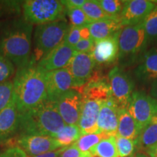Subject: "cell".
<instances>
[{
	"label": "cell",
	"mask_w": 157,
	"mask_h": 157,
	"mask_svg": "<svg viewBox=\"0 0 157 157\" xmlns=\"http://www.w3.org/2000/svg\"><path fill=\"white\" fill-rule=\"evenodd\" d=\"M119 32L106 39L95 42L92 56L95 63L100 64H110L119 57Z\"/></svg>",
	"instance_id": "e0dca14e"
},
{
	"label": "cell",
	"mask_w": 157,
	"mask_h": 157,
	"mask_svg": "<svg viewBox=\"0 0 157 157\" xmlns=\"http://www.w3.org/2000/svg\"><path fill=\"white\" fill-rule=\"evenodd\" d=\"M17 143L20 148L31 156H38L62 148L55 137L44 135H21Z\"/></svg>",
	"instance_id": "5bb4252c"
},
{
	"label": "cell",
	"mask_w": 157,
	"mask_h": 157,
	"mask_svg": "<svg viewBox=\"0 0 157 157\" xmlns=\"http://www.w3.org/2000/svg\"><path fill=\"white\" fill-rule=\"evenodd\" d=\"M131 157H134V156H131Z\"/></svg>",
	"instance_id": "ee69618b"
},
{
	"label": "cell",
	"mask_w": 157,
	"mask_h": 157,
	"mask_svg": "<svg viewBox=\"0 0 157 157\" xmlns=\"http://www.w3.org/2000/svg\"><path fill=\"white\" fill-rule=\"evenodd\" d=\"M48 98L57 101L70 90L74 89V82L68 68L45 72Z\"/></svg>",
	"instance_id": "4fadbf2b"
},
{
	"label": "cell",
	"mask_w": 157,
	"mask_h": 157,
	"mask_svg": "<svg viewBox=\"0 0 157 157\" xmlns=\"http://www.w3.org/2000/svg\"><path fill=\"white\" fill-rule=\"evenodd\" d=\"M151 96L157 101V81H155L152 84L151 88Z\"/></svg>",
	"instance_id": "b9f144b4"
},
{
	"label": "cell",
	"mask_w": 157,
	"mask_h": 157,
	"mask_svg": "<svg viewBox=\"0 0 157 157\" xmlns=\"http://www.w3.org/2000/svg\"><path fill=\"white\" fill-rule=\"evenodd\" d=\"M86 0H63L60 1L66 10L76 8H82Z\"/></svg>",
	"instance_id": "74e56055"
},
{
	"label": "cell",
	"mask_w": 157,
	"mask_h": 157,
	"mask_svg": "<svg viewBox=\"0 0 157 157\" xmlns=\"http://www.w3.org/2000/svg\"><path fill=\"white\" fill-rule=\"evenodd\" d=\"M101 8L107 14L113 17H119L122 10L124 1L120 0H97Z\"/></svg>",
	"instance_id": "f546056e"
},
{
	"label": "cell",
	"mask_w": 157,
	"mask_h": 157,
	"mask_svg": "<svg viewBox=\"0 0 157 157\" xmlns=\"http://www.w3.org/2000/svg\"><path fill=\"white\" fill-rule=\"evenodd\" d=\"M66 148V147H62V148L57 149V150L52 151L44 153V154L38 155V156H31V157H59Z\"/></svg>",
	"instance_id": "f35d334b"
},
{
	"label": "cell",
	"mask_w": 157,
	"mask_h": 157,
	"mask_svg": "<svg viewBox=\"0 0 157 157\" xmlns=\"http://www.w3.org/2000/svg\"><path fill=\"white\" fill-rule=\"evenodd\" d=\"M70 26L65 20L39 25L34 32L35 56L32 62L40 60L43 56L54 50L64 42Z\"/></svg>",
	"instance_id": "277c9868"
},
{
	"label": "cell",
	"mask_w": 157,
	"mask_h": 157,
	"mask_svg": "<svg viewBox=\"0 0 157 157\" xmlns=\"http://www.w3.org/2000/svg\"><path fill=\"white\" fill-rule=\"evenodd\" d=\"M148 42L143 23L124 26L118 36L119 57L127 62L135 60L145 50Z\"/></svg>",
	"instance_id": "8992f818"
},
{
	"label": "cell",
	"mask_w": 157,
	"mask_h": 157,
	"mask_svg": "<svg viewBox=\"0 0 157 157\" xmlns=\"http://www.w3.org/2000/svg\"><path fill=\"white\" fill-rule=\"evenodd\" d=\"M82 10L91 22L103 20L119 19V17H113L107 14L101 8L97 0H86L85 3L82 6Z\"/></svg>",
	"instance_id": "cb8c5ba5"
},
{
	"label": "cell",
	"mask_w": 157,
	"mask_h": 157,
	"mask_svg": "<svg viewBox=\"0 0 157 157\" xmlns=\"http://www.w3.org/2000/svg\"><path fill=\"white\" fill-rule=\"evenodd\" d=\"M95 42L92 38L81 39V40L74 47L76 52L81 53H91L93 52Z\"/></svg>",
	"instance_id": "e575fe53"
},
{
	"label": "cell",
	"mask_w": 157,
	"mask_h": 157,
	"mask_svg": "<svg viewBox=\"0 0 157 157\" xmlns=\"http://www.w3.org/2000/svg\"><path fill=\"white\" fill-rule=\"evenodd\" d=\"M66 14L69 17L71 26L81 28V27L87 26L90 23H92L82 8L68 10H66Z\"/></svg>",
	"instance_id": "f1b7e54d"
},
{
	"label": "cell",
	"mask_w": 157,
	"mask_h": 157,
	"mask_svg": "<svg viewBox=\"0 0 157 157\" xmlns=\"http://www.w3.org/2000/svg\"><path fill=\"white\" fill-rule=\"evenodd\" d=\"M146 151L149 157H157V145L147 148Z\"/></svg>",
	"instance_id": "60d3db41"
},
{
	"label": "cell",
	"mask_w": 157,
	"mask_h": 157,
	"mask_svg": "<svg viewBox=\"0 0 157 157\" xmlns=\"http://www.w3.org/2000/svg\"><path fill=\"white\" fill-rule=\"evenodd\" d=\"M140 132L141 129L132 116L129 114L127 109L124 108L119 109L117 135L137 142Z\"/></svg>",
	"instance_id": "7402d4cb"
},
{
	"label": "cell",
	"mask_w": 157,
	"mask_h": 157,
	"mask_svg": "<svg viewBox=\"0 0 157 157\" xmlns=\"http://www.w3.org/2000/svg\"><path fill=\"white\" fill-rule=\"evenodd\" d=\"M95 63L91 53L76 52L68 66L74 82V90L87 83L93 76Z\"/></svg>",
	"instance_id": "7c38bea8"
},
{
	"label": "cell",
	"mask_w": 157,
	"mask_h": 157,
	"mask_svg": "<svg viewBox=\"0 0 157 157\" xmlns=\"http://www.w3.org/2000/svg\"><path fill=\"white\" fill-rule=\"evenodd\" d=\"M156 6L157 1L153 0L124 1L122 10L119 15L121 25L124 27L143 23Z\"/></svg>",
	"instance_id": "9c48e42d"
},
{
	"label": "cell",
	"mask_w": 157,
	"mask_h": 157,
	"mask_svg": "<svg viewBox=\"0 0 157 157\" xmlns=\"http://www.w3.org/2000/svg\"><path fill=\"white\" fill-rule=\"evenodd\" d=\"M82 135L78 125H65L54 137L61 147L74 144Z\"/></svg>",
	"instance_id": "d4e9b609"
},
{
	"label": "cell",
	"mask_w": 157,
	"mask_h": 157,
	"mask_svg": "<svg viewBox=\"0 0 157 157\" xmlns=\"http://www.w3.org/2000/svg\"><path fill=\"white\" fill-rule=\"evenodd\" d=\"M80 29H81L80 27L71 26V25L69 31H68L66 37H65L64 42L74 48L82 39L81 34H80Z\"/></svg>",
	"instance_id": "836d02e7"
},
{
	"label": "cell",
	"mask_w": 157,
	"mask_h": 157,
	"mask_svg": "<svg viewBox=\"0 0 157 157\" xmlns=\"http://www.w3.org/2000/svg\"><path fill=\"white\" fill-rule=\"evenodd\" d=\"M13 98L19 113L45 101L48 98L45 71L35 63L19 68L13 81Z\"/></svg>",
	"instance_id": "6da1fadb"
},
{
	"label": "cell",
	"mask_w": 157,
	"mask_h": 157,
	"mask_svg": "<svg viewBox=\"0 0 157 157\" xmlns=\"http://www.w3.org/2000/svg\"><path fill=\"white\" fill-rule=\"evenodd\" d=\"M33 27L25 20L11 23L0 36V54L21 68L32 62L31 35Z\"/></svg>",
	"instance_id": "7a4b0ae2"
},
{
	"label": "cell",
	"mask_w": 157,
	"mask_h": 157,
	"mask_svg": "<svg viewBox=\"0 0 157 157\" xmlns=\"http://www.w3.org/2000/svg\"><path fill=\"white\" fill-rule=\"evenodd\" d=\"M116 145L119 157H129L132 156L137 146V141L129 140L117 135L115 137Z\"/></svg>",
	"instance_id": "83f0119b"
},
{
	"label": "cell",
	"mask_w": 157,
	"mask_h": 157,
	"mask_svg": "<svg viewBox=\"0 0 157 157\" xmlns=\"http://www.w3.org/2000/svg\"><path fill=\"white\" fill-rule=\"evenodd\" d=\"M111 137L105 133L101 132L97 134H89L82 135L78 140H76L73 146H76L78 150L82 152L87 153L90 152V151L96 146L98 143H99L101 140L108 137Z\"/></svg>",
	"instance_id": "4316f807"
},
{
	"label": "cell",
	"mask_w": 157,
	"mask_h": 157,
	"mask_svg": "<svg viewBox=\"0 0 157 157\" xmlns=\"http://www.w3.org/2000/svg\"><path fill=\"white\" fill-rule=\"evenodd\" d=\"M148 40L157 39V6L143 22Z\"/></svg>",
	"instance_id": "4dcf8cb0"
},
{
	"label": "cell",
	"mask_w": 157,
	"mask_h": 157,
	"mask_svg": "<svg viewBox=\"0 0 157 157\" xmlns=\"http://www.w3.org/2000/svg\"><path fill=\"white\" fill-rule=\"evenodd\" d=\"M111 97L121 109H127L134 93L132 78L119 66H114L109 74Z\"/></svg>",
	"instance_id": "ba28073f"
},
{
	"label": "cell",
	"mask_w": 157,
	"mask_h": 157,
	"mask_svg": "<svg viewBox=\"0 0 157 157\" xmlns=\"http://www.w3.org/2000/svg\"><path fill=\"white\" fill-rule=\"evenodd\" d=\"M127 110L142 131L157 116V101L143 92L134 91Z\"/></svg>",
	"instance_id": "52a82bcc"
},
{
	"label": "cell",
	"mask_w": 157,
	"mask_h": 157,
	"mask_svg": "<svg viewBox=\"0 0 157 157\" xmlns=\"http://www.w3.org/2000/svg\"><path fill=\"white\" fill-rule=\"evenodd\" d=\"M14 65L7 58L0 54V83L7 80L14 74Z\"/></svg>",
	"instance_id": "d6a6232c"
},
{
	"label": "cell",
	"mask_w": 157,
	"mask_h": 157,
	"mask_svg": "<svg viewBox=\"0 0 157 157\" xmlns=\"http://www.w3.org/2000/svg\"><path fill=\"white\" fill-rule=\"evenodd\" d=\"M155 145H157V116L153 117L150 123L142 129L137 143V146L145 150Z\"/></svg>",
	"instance_id": "603a6c76"
},
{
	"label": "cell",
	"mask_w": 157,
	"mask_h": 157,
	"mask_svg": "<svg viewBox=\"0 0 157 157\" xmlns=\"http://www.w3.org/2000/svg\"><path fill=\"white\" fill-rule=\"evenodd\" d=\"M80 34H81L82 39L91 38L90 30H89V29H88V25L87 26L81 27V29H80Z\"/></svg>",
	"instance_id": "ab89813d"
},
{
	"label": "cell",
	"mask_w": 157,
	"mask_h": 157,
	"mask_svg": "<svg viewBox=\"0 0 157 157\" xmlns=\"http://www.w3.org/2000/svg\"><path fill=\"white\" fill-rule=\"evenodd\" d=\"M76 53L73 47L64 42L43 56L37 63V67L45 72L67 68Z\"/></svg>",
	"instance_id": "8fae6325"
},
{
	"label": "cell",
	"mask_w": 157,
	"mask_h": 157,
	"mask_svg": "<svg viewBox=\"0 0 157 157\" xmlns=\"http://www.w3.org/2000/svg\"><path fill=\"white\" fill-rule=\"evenodd\" d=\"M135 157H149V156H148L147 155L144 154H142V153H138V154L135 155Z\"/></svg>",
	"instance_id": "7bdbcfd3"
},
{
	"label": "cell",
	"mask_w": 157,
	"mask_h": 157,
	"mask_svg": "<svg viewBox=\"0 0 157 157\" xmlns=\"http://www.w3.org/2000/svg\"><path fill=\"white\" fill-rule=\"evenodd\" d=\"M20 113L14 98L0 112V142L7 140L19 129Z\"/></svg>",
	"instance_id": "ac0fdd59"
},
{
	"label": "cell",
	"mask_w": 157,
	"mask_h": 157,
	"mask_svg": "<svg viewBox=\"0 0 157 157\" xmlns=\"http://www.w3.org/2000/svg\"><path fill=\"white\" fill-rule=\"evenodd\" d=\"M66 124L59 113L57 101L47 98L36 107L20 113L21 135L54 137Z\"/></svg>",
	"instance_id": "3957f363"
},
{
	"label": "cell",
	"mask_w": 157,
	"mask_h": 157,
	"mask_svg": "<svg viewBox=\"0 0 157 157\" xmlns=\"http://www.w3.org/2000/svg\"><path fill=\"white\" fill-rule=\"evenodd\" d=\"M90 153L99 157H119L115 137H109L101 140L90 151Z\"/></svg>",
	"instance_id": "484cf974"
},
{
	"label": "cell",
	"mask_w": 157,
	"mask_h": 157,
	"mask_svg": "<svg viewBox=\"0 0 157 157\" xmlns=\"http://www.w3.org/2000/svg\"><path fill=\"white\" fill-rule=\"evenodd\" d=\"M123 28L120 19H109L95 21L88 25L90 36L94 42L106 39Z\"/></svg>",
	"instance_id": "d6986e66"
},
{
	"label": "cell",
	"mask_w": 157,
	"mask_h": 157,
	"mask_svg": "<svg viewBox=\"0 0 157 157\" xmlns=\"http://www.w3.org/2000/svg\"><path fill=\"white\" fill-rule=\"evenodd\" d=\"M135 74L141 81L157 79V50L148 51L144 54L142 61L135 71Z\"/></svg>",
	"instance_id": "44dd1931"
},
{
	"label": "cell",
	"mask_w": 157,
	"mask_h": 157,
	"mask_svg": "<svg viewBox=\"0 0 157 157\" xmlns=\"http://www.w3.org/2000/svg\"><path fill=\"white\" fill-rule=\"evenodd\" d=\"M23 18L31 25H42L63 20L66 10L57 0H27L23 2Z\"/></svg>",
	"instance_id": "5b68a950"
},
{
	"label": "cell",
	"mask_w": 157,
	"mask_h": 157,
	"mask_svg": "<svg viewBox=\"0 0 157 157\" xmlns=\"http://www.w3.org/2000/svg\"><path fill=\"white\" fill-rule=\"evenodd\" d=\"M103 102L84 98L78 123L82 135L101 133L98 126V119Z\"/></svg>",
	"instance_id": "2e32d148"
},
{
	"label": "cell",
	"mask_w": 157,
	"mask_h": 157,
	"mask_svg": "<svg viewBox=\"0 0 157 157\" xmlns=\"http://www.w3.org/2000/svg\"><path fill=\"white\" fill-rule=\"evenodd\" d=\"M82 95L84 99L105 101L111 97L110 85L103 78L96 76L90 78L84 86Z\"/></svg>",
	"instance_id": "ffe728a7"
},
{
	"label": "cell",
	"mask_w": 157,
	"mask_h": 157,
	"mask_svg": "<svg viewBox=\"0 0 157 157\" xmlns=\"http://www.w3.org/2000/svg\"><path fill=\"white\" fill-rule=\"evenodd\" d=\"M84 98L81 93L71 89L57 100L58 109L66 125H78Z\"/></svg>",
	"instance_id": "30bf717a"
},
{
	"label": "cell",
	"mask_w": 157,
	"mask_h": 157,
	"mask_svg": "<svg viewBox=\"0 0 157 157\" xmlns=\"http://www.w3.org/2000/svg\"><path fill=\"white\" fill-rule=\"evenodd\" d=\"M59 157H91V154L90 152H82L76 146L71 145L66 147Z\"/></svg>",
	"instance_id": "d590c367"
},
{
	"label": "cell",
	"mask_w": 157,
	"mask_h": 157,
	"mask_svg": "<svg viewBox=\"0 0 157 157\" xmlns=\"http://www.w3.org/2000/svg\"><path fill=\"white\" fill-rule=\"evenodd\" d=\"M120 109L112 97L103 102L98 119L100 132L105 133L111 137L117 136Z\"/></svg>",
	"instance_id": "9a60e30c"
},
{
	"label": "cell",
	"mask_w": 157,
	"mask_h": 157,
	"mask_svg": "<svg viewBox=\"0 0 157 157\" xmlns=\"http://www.w3.org/2000/svg\"><path fill=\"white\" fill-rule=\"evenodd\" d=\"M13 98V82L0 83V112L9 105Z\"/></svg>",
	"instance_id": "1f68e13d"
},
{
	"label": "cell",
	"mask_w": 157,
	"mask_h": 157,
	"mask_svg": "<svg viewBox=\"0 0 157 157\" xmlns=\"http://www.w3.org/2000/svg\"><path fill=\"white\" fill-rule=\"evenodd\" d=\"M0 157H28L26 153L18 146H13L3 152Z\"/></svg>",
	"instance_id": "8d00e7d4"
}]
</instances>
